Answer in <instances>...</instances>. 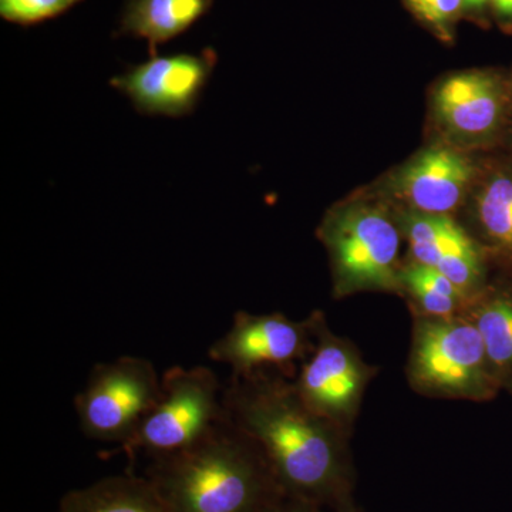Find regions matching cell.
<instances>
[{
  "mask_svg": "<svg viewBox=\"0 0 512 512\" xmlns=\"http://www.w3.org/2000/svg\"><path fill=\"white\" fill-rule=\"evenodd\" d=\"M228 419L261 451L276 483L325 493L339 476L343 430L309 409L295 384L268 372L232 376L222 393Z\"/></svg>",
  "mask_w": 512,
  "mask_h": 512,
  "instance_id": "obj_1",
  "label": "cell"
},
{
  "mask_svg": "<svg viewBox=\"0 0 512 512\" xmlns=\"http://www.w3.org/2000/svg\"><path fill=\"white\" fill-rule=\"evenodd\" d=\"M147 478L168 512H265L276 483L259 448L227 413L197 443L154 458Z\"/></svg>",
  "mask_w": 512,
  "mask_h": 512,
  "instance_id": "obj_2",
  "label": "cell"
},
{
  "mask_svg": "<svg viewBox=\"0 0 512 512\" xmlns=\"http://www.w3.org/2000/svg\"><path fill=\"white\" fill-rule=\"evenodd\" d=\"M407 373L417 392L436 397L487 400L500 386L480 332L461 316L417 320Z\"/></svg>",
  "mask_w": 512,
  "mask_h": 512,
  "instance_id": "obj_3",
  "label": "cell"
},
{
  "mask_svg": "<svg viewBox=\"0 0 512 512\" xmlns=\"http://www.w3.org/2000/svg\"><path fill=\"white\" fill-rule=\"evenodd\" d=\"M222 393L210 367H171L161 376L157 403L123 447L128 454L144 453L153 460L185 450L224 419Z\"/></svg>",
  "mask_w": 512,
  "mask_h": 512,
  "instance_id": "obj_4",
  "label": "cell"
},
{
  "mask_svg": "<svg viewBox=\"0 0 512 512\" xmlns=\"http://www.w3.org/2000/svg\"><path fill=\"white\" fill-rule=\"evenodd\" d=\"M329 249L338 296L359 291H399L400 232L383 210L355 205L329 215L320 228Z\"/></svg>",
  "mask_w": 512,
  "mask_h": 512,
  "instance_id": "obj_5",
  "label": "cell"
},
{
  "mask_svg": "<svg viewBox=\"0 0 512 512\" xmlns=\"http://www.w3.org/2000/svg\"><path fill=\"white\" fill-rule=\"evenodd\" d=\"M161 376L144 357L123 356L93 367L74 399L84 436L107 443H124L157 403Z\"/></svg>",
  "mask_w": 512,
  "mask_h": 512,
  "instance_id": "obj_6",
  "label": "cell"
},
{
  "mask_svg": "<svg viewBox=\"0 0 512 512\" xmlns=\"http://www.w3.org/2000/svg\"><path fill=\"white\" fill-rule=\"evenodd\" d=\"M372 377V367L316 316L315 345L293 382L309 409L340 429H348Z\"/></svg>",
  "mask_w": 512,
  "mask_h": 512,
  "instance_id": "obj_7",
  "label": "cell"
},
{
  "mask_svg": "<svg viewBox=\"0 0 512 512\" xmlns=\"http://www.w3.org/2000/svg\"><path fill=\"white\" fill-rule=\"evenodd\" d=\"M316 316L296 322L282 313L251 315L238 312L231 328L212 343L208 356L228 366L232 376L266 372L269 367L292 365L311 355Z\"/></svg>",
  "mask_w": 512,
  "mask_h": 512,
  "instance_id": "obj_8",
  "label": "cell"
},
{
  "mask_svg": "<svg viewBox=\"0 0 512 512\" xmlns=\"http://www.w3.org/2000/svg\"><path fill=\"white\" fill-rule=\"evenodd\" d=\"M215 64L212 50L201 55L151 56L113 77L110 86L127 96L140 114L178 119L195 110Z\"/></svg>",
  "mask_w": 512,
  "mask_h": 512,
  "instance_id": "obj_9",
  "label": "cell"
},
{
  "mask_svg": "<svg viewBox=\"0 0 512 512\" xmlns=\"http://www.w3.org/2000/svg\"><path fill=\"white\" fill-rule=\"evenodd\" d=\"M474 165L451 148H430L407 164L397 177V192L414 211L448 215L463 201Z\"/></svg>",
  "mask_w": 512,
  "mask_h": 512,
  "instance_id": "obj_10",
  "label": "cell"
},
{
  "mask_svg": "<svg viewBox=\"0 0 512 512\" xmlns=\"http://www.w3.org/2000/svg\"><path fill=\"white\" fill-rule=\"evenodd\" d=\"M434 106L441 124L450 133L474 140L497 128L503 116V92L490 74H454L440 84Z\"/></svg>",
  "mask_w": 512,
  "mask_h": 512,
  "instance_id": "obj_11",
  "label": "cell"
},
{
  "mask_svg": "<svg viewBox=\"0 0 512 512\" xmlns=\"http://www.w3.org/2000/svg\"><path fill=\"white\" fill-rule=\"evenodd\" d=\"M212 0H130L124 10V33L146 39L151 55L156 47L183 35L210 10Z\"/></svg>",
  "mask_w": 512,
  "mask_h": 512,
  "instance_id": "obj_12",
  "label": "cell"
},
{
  "mask_svg": "<svg viewBox=\"0 0 512 512\" xmlns=\"http://www.w3.org/2000/svg\"><path fill=\"white\" fill-rule=\"evenodd\" d=\"M57 512H168L148 478L107 477L64 495Z\"/></svg>",
  "mask_w": 512,
  "mask_h": 512,
  "instance_id": "obj_13",
  "label": "cell"
},
{
  "mask_svg": "<svg viewBox=\"0 0 512 512\" xmlns=\"http://www.w3.org/2000/svg\"><path fill=\"white\" fill-rule=\"evenodd\" d=\"M498 382L512 376V296L495 293L470 313Z\"/></svg>",
  "mask_w": 512,
  "mask_h": 512,
  "instance_id": "obj_14",
  "label": "cell"
},
{
  "mask_svg": "<svg viewBox=\"0 0 512 512\" xmlns=\"http://www.w3.org/2000/svg\"><path fill=\"white\" fill-rule=\"evenodd\" d=\"M477 215L484 234L512 254V177L494 175L477 198Z\"/></svg>",
  "mask_w": 512,
  "mask_h": 512,
  "instance_id": "obj_15",
  "label": "cell"
},
{
  "mask_svg": "<svg viewBox=\"0 0 512 512\" xmlns=\"http://www.w3.org/2000/svg\"><path fill=\"white\" fill-rule=\"evenodd\" d=\"M82 0H0V15L18 25H35L62 15Z\"/></svg>",
  "mask_w": 512,
  "mask_h": 512,
  "instance_id": "obj_16",
  "label": "cell"
},
{
  "mask_svg": "<svg viewBox=\"0 0 512 512\" xmlns=\"http://www.w3.org/2000/svg\"><path fill=\"white\" fill-rule=\"evenodd\" d=\"M434 268L439 269L441 274L446 275L457 288L467 293L468 296H470V291L476 288L481 275H483L480 252H478L476 244L447 255Z\"/></svg>",
  "mask_w": 512,
  "mask_h": 512,
  "instance_id": "obj_17",
  "label": "cell"
},
{
  "mask_svg": "<svg viewBox=\"0 0 512 512\" xmlns=\"http://www.w3.org/2000/svg\"><path fill=\"white\" fill-rule=\"evenodd\" d=\"M404 288H407V291L413 296L417 308L423 312V316H430V318H454V316H458L460 309L467 305V302L431 291L421 285L407 284L404 285Z\"/></svg>",
  "mask_w": 512,
  "mask_h": 512,
  "instance_id": "obj_18",
  "label": "cell"
},
{
  "mask_svg": "<svg viewBox=\"0 0 512 512\" xmlns=\"http://www.w3.org/2000/svg\"><path fill=\"white\" fill-rule=\"evenodd\" d=\"M407 3L419 18L436 28H444L464 8V0H407Z\"/></svg>",
  "mask_w": 512,
  "mask_h": 512,
  "instance_id": "obj_19",
  "label": "cell"
},
{
  "mask_svg": "<svg viewBox=\"0 0 512 512\" xmlns=\"http://www.w3.org/2000/svg\"><path fill=\"white\" fill-rule=\"evenodd\" d=\"M491 2L501 15L512 16V0H491Z\"/></svg>",
  "mask_w": 512,
  "mask_h": 512,
  "instance_id": "obj_20",
  "label": "cell"
},
{
  "mask_svg": "<svg viewBox=\"0 0 512 512\" xmlns=\"http://www.w3.org/2000/svg\"><path fill=\"white\" fill-rule=\"evenodd\" d=\"M488 0H464V8H481Z\"/></svg>",
  "mask_w": 512,
  "mask_h": 512,
  "instance_id": "obj_21",
  "label": "cell"
},
{
  "mask_svg": "<svg viewBox=\"0 0 512 512\" xmlns=\"http://www.w3.org/2000/svg\"><path fill=\"white\" fill-rule=\"evenodd\" d=\"M268 512H282V511H268ZM284 512H305L301 510H292V511H284Z\"/></svg>",
  "mask_w": 512,
  "mask_h": 512,
  "instance_id": "obj_22",
  "label": "cell"
}]
</instances>
